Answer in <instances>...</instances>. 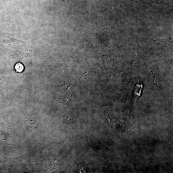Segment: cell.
Here are the masks:
<instances>
[{"label":"cell","instance_id":"obj_1","mask_svg":"<svg viewBox=\"0 0 173 173\" xmlns=\"http://www.w3.org/2000/svg\"><path fill=\"white\" fill-rule=\"evenodd\" d=\"M142 88V85L139 84H137L136 85L134 92L135 98H136V99L138 98V97L140 95V93H141V91Z\"/></svg>","mask_w":173,"mask_h":173},{"label":"cell","instance_id":"obj_2","mask_svg":"<svg viewBox=\"0 0 173 173\" xmlns=\"http://www.w3.org/2000/svg\"><path fill=\"white\" fill-rule=\"evenodd\" d=\"M15 69L17 72H22L24 70V66L20 63H17L15 66Z\"/></svg>","mask_w":173,"mask_h":173}]
</instances>
